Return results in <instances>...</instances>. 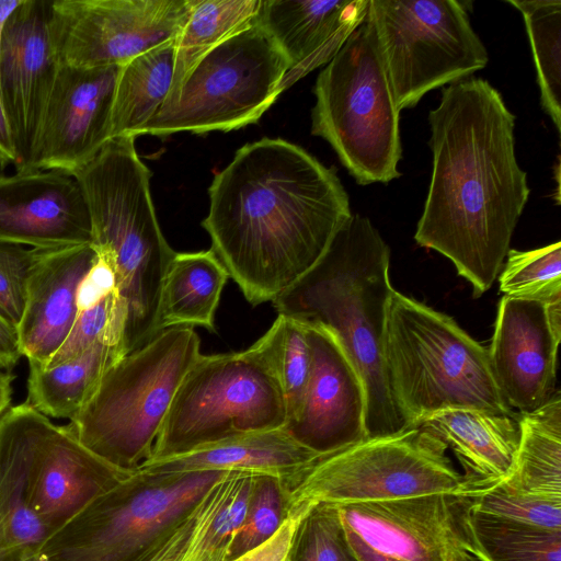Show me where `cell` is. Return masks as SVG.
<instances>
[{
  "label": "cell",
  "mask_w": 561,
  "mask_h": 561,
  "mask_svg": "<svg viewBox=\"0 0 561 561\" xmlns=\"http://www.w3.org/2000/svg\"><path fill=\"white\" fill-rule=\"evenodd\" d=\"M22 2L23 0H0V48L4 25Z\"/></svg>",
  "instance_id": "bcb514c9"
},
{
  "label": "cell",
  "mask_w": 561,
  "mask_h": 561,
  "mask_svg": "<svg viewBox=\"0 0 561 561\" xmlns=\"http://www.w3.org/2000/svg\"><path fill=\"white\" fill-rule=\"evenodd\" d=\"M256 473L228 471L216 485L214 506L178 561H226L243 522Z\"/></svg>",
  "instance_id": "d6a6232c"
},
{
  "label": "cell",
  "mask_w": 561,
  "mask_h": 561,
  "mask_svg": "<svg viewBox=\"0 0 561 561\" xmlns=\"http://www.w3.org/2000/svg\"><path fill=\"white\" fill-rule=\"evenodd\" d=\"M173 72L174 39L119 66L111 110V139L141 135L167 100Z\"/></svg>",
  "instance_id": "83f0119b"
},
{
  "label": "cell",
  "mask_w": 561,
  "mask_h": 561,
  "mask_svg": "<svg viewBox=\"0 0 561 561\" xmlns=\"http://www.w3.org/2000/svg\"><path fill=\"white\" fill-rule=\"evenodd\" d=\"M44 415L23 402L0 417V561H34L49 531L30 501L35 443Z\"/></svg>",
  "instance_id": "603a6c76"
},
{
  "label": "cell",
  "mask_w": 561,
  "mask_h": 561,
  "mask_svg": "<svg viewBox=\"0 0 561 561\" xmlns=\"http://www.w3.org/2000/svg\"><path fill=\"white\" fill-rule=\"evenodd\" d=\"M465 536L484 561H561V530L516 523L479 512L465 502Z\"/></svg>",
  "instance_id": "4dcf8cb0"
},
{
  "label": "cell",
  "mask_w": 561,
  "mask_h": 561,
  "mask_svg": "<svg viewBox=\"0 0 561 561\" xmlns=\"http://www.w3.org/2000/svg\"><path fill=\"white\" fill-rule=\"evenodd\" d=\"M15 376L0 370V417L9 410L12 400V382Z\"/></svg>",
  "instance_id": "f6af8a7d"
},
{
  "label": "cell",
  "mask_w": 561,
  "mask_h": 561,
  "mask_svg": "<svg viewBox=\"0 0 561 561\" xmlns=\"http://www.w3.org/2000/svg\"><path fill=\"white\" fill-rule=\"evenodd\" d=\"M123 357L101 342L49 368L28 366L26 403L47 417L72 420L90 399L106 370Z\"/></svg>",
  "instance_id": "f1b7e54d"
},
{
  "label": "cell",
  "mask_w": 561,
  "mask_h": 561,
  "mask_svg": "<svg viewBox=\"0 0 561 561\" xmlns=\"http://www.w3.org/2000/svg\"><path fill=\"white\" fill-rule=\"evenodd\" d=\"M446 445L413 427L320 456L288 485L289 505L351 504L431 494L474 497Z\"/></svg>",
  "instance_id": "9c48e42d"
},
{
  "label": "cell",
  "mask_w": 561,
  "mask_h": 561,
  "mask_svg": "<svg viewBox=\"0 0 561 561\" xmlns=\"http://www.w3.org/2000/svg\"><path fill=\"white\" fill-rule=\"evenodd\" d=\"M474 510L516 523L561 530V501L506 492L500 485L470 497Z\"/></svg>",
  "instance_id": "f35d334b"
},
{
  "label": "cell",
  "mask_w": 561,
  "mask_h": 561,
  "mask_svg": "<svg viewBox=\"0 0 561 561\" xmlns=\"http://www.w3.org/2000/svg\"><path fill=\"white\" fill-rule=\"evenodd\" d=\"M47 3L23 0L2 34L0 98L16 151V171L31 158L58 67L49 45Z\"/></svg>",
  "instance_id": "e0dca14e"
},
{
  "label": "cell",
  "mask_w": 561,
  "mask_h": 561,
  "mask_svg": "<svg viewBox=\"0 0 561 561\" xmlns=\"http://www.w3.org/2000/svg\"><path fill=\"white\" fill-rule=\"evenodd\" d=\"M286 423L278 378L256 342L242 352L201 354L175 393L148 462Z\"/></svg>",
  "instance_id": "ba28073f"
},
{
  "label": "cell",
  "mask_w": 561,
  "mask_h": 561,
  "mask_svg": "<svg viewBox=\"0 0 561 561\" xmlns=\"http://www.w3.org/2000/svg\"><path fill=\"white\" fill-rule=\"evenodd\" d=\"M227 472L138 470L53 533L34 561H149Z\"/></svg>",
  "instance_id": "52a82bcc"
},
{
  "label": "cell",
  "mask_w": 561,
  "mask_h": 561,
  "mask_svg": "<svg viewBox=\"0 0 561 561\" xmlns=\"http://www.w3.org/2000/svg\"><path fill=\"white\" fill-rule=\"evenodd\" d=\"M261 2L262 0H191L187 21L174 38L172 85L162 106L176 99L187 76L208 51L254 23Z\"/></svg>",
  "instance_id": "f546056e"
},
{
  "label": "cell",
  "mask_w": 561,
  "mask_h": 561,
  "mask_svg": "<svg viewBox=\"0 0 561 561\" xmlns=\"http://www.w3.org/2000/svg\"><path fill=\"white\" fill-rule=\"evenodd\" d=\"M416 427L454 451L477 496L507 478L520 438L516 413L451 409L427 416Z\"/></svg>",
  "instance_id": "cb8c5ba5"
},
{
  "label": "cell",
  "mask_w": 561,
  "mask_h": 561,
  "mask_svg": "<svg viewBox=\"0 0 561 561\" xmlns=\"http://www.w3.org/2000/svg\"><path fill=\"white\" fill-rule=\"evenodd\" d=\"M345 526V525H344ZM348 541L359 561H405L382 554L368 547L355 533L345 526Z\"/></svg>",
  "instance_id": "ee69618b"
},
{
  "label": "cell",
  "mask_w": 561,
  "mask_h": 561,
  "mask_svg": "<svg viewBox=\"0 0 561 561\" xmlns=\"http://www.w3.org/2000/svg\"><path fill=\"white\" fill-rule=\"evenodd\" d=\"M471 8L458 0H369L367 15L400 112L486 66L488 51L470 24Z\"/></svg>",
  "instance_id": "8fae6325"
},
{
  "label": "cell",
  "mask_w": 561,
  "mask_h": 561,
  "mask_svg": "<svg viewBox=\"0 0 561 561\" xmlns=\"http://www.w3.org/2000/svg\"><path fill=\"white\" fill-rule=\"evenodd\" d=\"M227 270L209 249L175 253L164 276L158 310V328L202 325L215 332V314Z\"/></svg>",
  "instance_id": "484cf974"
},
{
  "label": "cell",
  "mask_w": 561,
  "mask_h": 561,
  "mask_svg": "<svg viewBox=\"0 0 561 561\" xmlns=\"http://www.w3.org/2000/svg\"><path fill=\"white\" fill-rule=\"evenodd\" d=\"M36 249L0 241V316L18 327L25 306L26 284Z\"/></svg>",
  "instance_id": "ab89813d"
},
{
  "label": "cell",
  "mask_w": 561,
  "mask_h": 561,
  "mask_svg": "<svg viewBox=\"0 0 561 561\" xmlns=\"http://www.w3.org/2000/svg\"><path fill=\"white\" fill-rule=\"evenodd\" d=\"M199 355L192 327L159 332L106 370L67 428L110 465L138 471L152 458L175 393Z\"/></svg>",
  "instance_id": "5b68a950"
},
{
  "label": "cell",
  "mask_w": 561,
  "mask_h": 561,
  "mask_svg": "<svg viewBox=\"0 0 561 561\" xmlns=\"http://www.w3.org/2000/svg\"><path fill=\"white\" fill-rule=\"evenodd\" d=\"M16 162L18 157L12 134L0 98V169L3 170L9 164L16 165Z\"/></svg>",
  "instance_id": "7bdbcfd3"
},
{
  "label": "cell",
  "mask_w": 561,
  "mask_h": 561,
  "mask_svg": "<svg viewBox=\"0 0 561 561\" xmlns=\"http://www.w3.org/2000/svg\"><path fill=\"white\" fill-rule=\"evenodd\" d=\"M369 0H262L257 23L289 61L283 91L328 62L364 20Z\"/></svg>",
  "instance_id": "7402d4cb"
},
{
  "label": "cell",
  "mask_w": 561,
  "mask_h": 561,
  "mask_svg": "<svg viewBox=\"0 0 561 561\" xmlns=\"http://www.w3.org/2000/svg\"><path fill=\"white\" fill-rule=\"evenodd\" d=\"M208 193L210 250L253 306L312 271L352 216L336 170L282 138L238 149Z\"/></svg>",
  "instance_id": "6da1fadb"
},
{
  "label": "cell",
  "mask_w": 561,
  "mask_h": 561,
  "mask_svg": "<svg viewBox=\"0 0 561 561\" xmlns=\"http://www.w3.org/2000/svg\"><path fill=\"white\" fill-rule=\"evenodd\" d=\"M122 331L123 318L116 293L113 290L77 314L66 339L42 368H49L77 357L101 342L116 345L122 353Z\"/></svg>",
  "instance_id": "74e56055"
},
{
  "label": "cell",
  "mask_w": 561,
  "mask_h": 561,
  "mask_svg": "<svg viewBox=\"0 0 561 561\" xmlns=\"http://www.w3.org/2000/svg\"><path fill=\"white\" fill-rule=\"evenodd\" d=\"M524 18L545 112L561 131V1L507 0Z\"/></svg>",
  "instance_id": "1f68e13d"
},
{
  "label": "cell",
  "mask_w": 561,
  "mask_h": 561,
  "mask_svg": "<svg viewBox=\"0 0 561 561\" xmlns=\"http://www.w3.org/2000/svg\"><path fill=\"white\" fill-rule=\"evenodd\" d=\"M499 274L504 296L543 305L561 300V242L534 250L510 249Z\"/></svg>",
  "instance_id": "e575fe53"
},
{
  "label": "cell",
  "mask_w": 561,
  "mask_h": 561,
  "mask_svg": "<svg viewBox=\"0 0 561 561\" xmlns=\"http://www.w3.org/2000/svg\"><path fill=\"white\" fill-rule=\"evenodd\" d=\"M559 344L543 304L501 298L488 353L496 385L512 410L535 411L557 391Z\"/></svg>",
  "instance_id": "d6986e66"
},
{
  "label": "cell",
  "mask_w": 561,
  "mask_h": 561,
  "mask_svg": "<svg viewBox=\"0 0 561 561\" xmlns=\"http://www.w3.org/2000/svg\"><path fill=\"white\" fill-rule=\"evenodd\" d=\"M95 259L91 244L36 249L16 327L28 366H44L66 339L78 314V287Z\"/></svg>",
  "instance_id": "44dd1931"
},
{
  "label": "cell",
  "mask_w": 561,
  "mask_h": 561,
  "mask_svg": "<svg viewBox=\"0 0 561 561\" xmlns=\"http://www.w3.org/2000/svg\"><path fill=\"white\" fill-rule=\"evenodd\" d=\"M311 371L302 407L284 428L299 444L328 455L366 439L363 380L335 336L306 323Z\"/></svg>",
  "instance_id": "2e32d148"
},
{
  "label": "cell",
  "mask_w": 561,
  "mask_h": 561,
  "mask_svg": "<svg viewBox=\"0 0 561 561\" xmlns=\"http://www.w3.org/2000/svg\"><path fill=\"white\" fill-rule=\"evenodd\" d=\"M313 92L311 134L330 144L358 184L401 175L400 110L367 14L321 70Z\"/></svg>",
  "instance_id": "8992f818"
},
{
  "label": "cell",
  "mask_w": 561,
  "mask_h": 561,
  "mask_svg": "<svg viewBox=\"0 0 561 561\" xmlns=\"http://www.w3.org/2000/svg\"><path fill=\"white\" fill-rule=\"evenodd\" d=\"M320 456L299 444L280 427L239 435L185 454L150 461L139 470L245 471L273 476L288 484Z\"/></svg>",
  "instance_id": "d4e9b609"
},
{
  "label": "cell",
  "mask_w": 561,
  "mask_h": 561,
  "mask_svg": "<svg viewBox=\"0 0 561 561\" xmlns=\"http://www.w3.org/2000/svg\"><path fill=\"white\" fill-rule=\"evenodd\" d=\"M285 561H359L335 504H314L305 513Z\"/></svg>",
  "instance_id": "d590c367"
},
{
  "label": "cell",
  "mask_w": 561,
  "mask_h": 561,
  "mask_svg": "<svg viewBox=\"0 0 561 561\" xmlns=\"http://www.w3.org/2000/svg\"><path fill=\"white\" fill-rule=\"evenodd\" d=\"M77 181L91 225V245L126 285L160 274L175 251L167 242L150 194L151 172L140 160L135 137L110 139L82 168Z\"/></svg>",
  "instance_id": "7c38bea8"
},
{
  "label": "cell",
  "mask_w": 561,
  "mask_h": 561,
  "mask_svg": "<svg viewBox=\"0 0 561 561\" xmlns=\"http://www.w3.org/2000/svg\"><path fill=\"white\" fill-rule=\"evenodd\" d=\"M288 490L283 480L255 474L245 516L237 530L226 561L259 547L280 527L288 512Z\"/></svg>",
  "instance_id": "8d00e7d4"
},
{
  "label": "cell",
  "mask_w": 561,
  "mask_h": 561,
  "mask_svg": "<svg viewBox=\"0 0 561 561\" xmlns=\"http://www.w3.org/2000/svg\"><path fill=\"white\" fill-rule=\"evenodd\" d=\"M0 241L33 249L91 244L89 213L75 178L59 170L0 175Z\"/></svg>",
  "instance_id": "ac0fdd59"
},
{
  "label": "cell",
  "mask_w": 561,
  "mask_h": 561,
  "mask_svg": "<svg viewBox=\"0 0 561 561\" xmlns=\"http://www.w3.org/2000/svg\"><path fill=\"white\" fill-rule=\"evenodd\" d=\"M311 506L289 505L285 520L268 540L230 561H285L295 529Z\"/></svg>",
  "instance_id": "60d3db41"
},
{
  "label": "cell",
  "mask_w": 561,
  "mask_h": 561,
  "mask_svg": "<svg viewBox=\"0 0 561 561\" xmlns=\"http://www.w3.org/2000/svg\"><path fill=\"white\" fill-rule=\"evenodd\" d=\"M134 472L121 470L45 416L39 425L30 482L33 510L49 536Z\"/></svg>",
  "instance_id": "ffe728a7"
},
{
  "label": "cell",
  "mask_w": 561,
  "mask_h": 561,
  "mask_svg": "<svg viewBox=\"0 0 561 561\" xmlns=\"http://www.w3.org/2000/svg\"><path fill=\"white\" fill-rule=\"evenodd\" d=\"M468 497L431 494L336 505L344 525L371 549L405 561H457Z\"/></svg>",
  "instance_id": "9a60e30c"
},
{
  "label": "cell",
  "mask_w": 561,
  "mask_h": 561,
  "mask_svg": "<svg viewBox=\"0 0 561 561\" xmlns=\"http://www.w3.org/2000/svg\"><path fill=\"white\" fill-rule=\"evenodd\" d=\"M467 539V538H466ZM457 561H484L481 556L471 547L466 540L462 550L460 551Z\"/></svg>",
  "instance_id": "7dc6e473"
},
{
  "label": "cell",
  "mask_w": 561,
  "mask_h": 561,
  "mask_svg": "<svg viewBox=\"0 0 561 561\" xmlns=\"http://www.w3.org/2000/svg\"><path fill=\"white\" fill-rule=\"evenodd\" d=\"M119 66H58L33 151L23 170L68 174L111 139L110 119Z\"/></svg>",
  "instance_id": "5bb4252c"
},
{
  "label": "cell",
  "mask_w": 561,
  "mask_h": 561,
  "mask_svg": "<svg viewBox=\"0 0 561 561\" xmlns=\"http://www.w3.org/2000/svg\"><path fill=\"white\" fill-rule=\"evenodd\" d=\"M288 68L285 54L255 20L196 64L176 99L141 135L230 131L254 124L283 92Z\"/></svg>",
  "instance_id": "30bf717a"
},
{
  "label": "cell",
  "mask_w": 561,
  "mask_h": 561,
  "mask_svg": "<svg viewBox=\"0 0 561 561\" xmlns=\"http://www.w3.org/2000/svg\"><path fill=\"white\" fill-rule=\"evenodd\" d=\"M433 170L414 239L447 257L473 296L497 278L530 190L515 154V116L488 81L442 89L428 113Z\"/></svg>",
  "instance_id": "7a4b0ae2"
},
{
  "label": "cell",
  "mask_w": 561,
  "mask_h": 561,
  "mask_svg": "<svg viewBox=\"0 0 561 561\" xmlns=\"http://www.w3.org/2000/svg\"><path fill=\"white\" fill-rule=\"evenodd\" d=\"M383 355L393 397L412 428L451 409L514 413L496 385L488 350L450 317L396 289Z\"/></svg>",
  "instance_id": "277c9868"
},
{
  "label": "cell",
  "mask_w": 561,
  "mask_h": 561,
  "mask_svg": "<svg viewBox=\"0 0 561 561\" xmlns=\"http://www.w3.org/2000/svg\"><path fill=\"white\" fill-rule=\"evenodd\" d=\"M278 378L287 412L294 420L304 403L311 371V350L304 322L283 314L259 339Z\"/></svg>",
  "instance_id": "836d02e7"
},
{
  "label": "cell",
  "mask_w": 561,
  "mask_h": 561,
  "mask_svg": "<svg viewBox=\"0 0 561 561\" xmlns=\"http://www.w3.org/2000/svg\"><path fill=\"white\" fill-rule=\"evenodd\" d=\"M191 0H55L47 32L58 66H123L170 41L184 26Z\"/></svg>",
  "instance_id": "4fadbf2b"
},
{
  "label": "cell",
  "mask_w": 561,
  "mask_h": 561,
  "mask_svg": "<svg viewBox=\"0 0 561 561\" xmlns=\"http://www.w3.org/2000/svg\"><path fill=\"white\" fill-rule=\"evenodd\" d=\"M520 438L512 470L499 485L506 492L561 501V394L518 413Z\"/></svg>",
  "instance_id": "4316f807"
},
{
  "label": "cell",
  "mask_w": 561,
  "mask_h": 561,
  "mask_svg": "<svg viewBox=\"0 0 561 561\" xmlns=\"http://www.w3.org/2000/svg\"><path fill=\"white\" fill-rule=\"evenodd\" d=\"M390 249L371 221L355 214L342 226L322 260L273 300L277 314L328 329L359 374L365 388L366 438L412 428L397 403L385 363Z\"/></svg>",
  "instance_id": "3957f363"
},
{
  "label": "cell",
  "mask_w": 561,
  "mask_h": 561,
  "mask_svg": "<svg viewBox=\"0 0 561 561\" xmlns=\"http://www.w3.org/2000/svg\"><path fill=\"white\" fill-rule=\"evenodd\" d=\"M21 357L16 328L0 316V368L12 370Z\"/></svg>",
  "instance_id": "b9f144b4"
}]
</instances>
